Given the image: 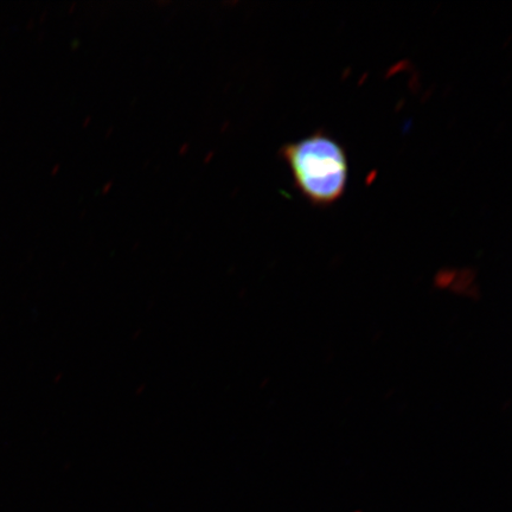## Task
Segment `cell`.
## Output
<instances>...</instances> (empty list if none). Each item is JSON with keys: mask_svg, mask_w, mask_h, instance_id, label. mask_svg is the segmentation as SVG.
I'll return each mask as SVG.
<instances>
[{"mask_svg": "<svg viewBox=\"0 0 512 512\" xmlns=\"http://www.w3.org/2000/svg\"><path fill=\"white\" fill-rule=\"evenodd\" d=\"M294 185L316 207H330L344 196L349 182V158L344 146L319 130L280 151Z\"/></svg>", "mask_w": 512, "mask_h": 512, "instance_id": "cell-1", "label": "cell"}]
</instances>
